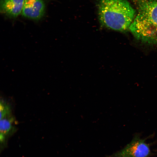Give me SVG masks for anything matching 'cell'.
I'll return each mask as SVG.
<instances>
[{"label":"cell","instance_id":"6da1fadb","mask_svg":"<svg viewBox=\"0 0 157 157\" xmlns=\"http://www.w3.org/2000/svg\"><path fill=\"white\" fill-rule=\"evenodd\" d=\"M99 20L107 28L124 32L129 28L136 12L126 0H97Z\"/></svg>","mask_w":157,"mask_h":157},{"label":"cell","instance_id":"7a4b0ae2","mask_svg":"<svg viewBox=\"0 0 157 157\" xmlns=\"http://www.w3.org/2000/svg\"><path fill=\"white\" fill-rule=\"evenodd\" d=\"M137 13L129 29L138 40L157 45V0H137Z\"/></svg>","mask_w":157,"mask_h":157},{"label":"cell","instance_id":"3957f363","mask_svg":"<svg viewBox=\"0 0 157 157\" xmlns=\"http://www.w3.org/2000/svg\"><path fill=\"white\" fill-rule=\"evenodd\" d=\"M150 154L149 144L137 135L123 149L107 157H149Z\"/></svg>","mask_w":157,"mask_h":157},{"label":"cell","instance_id":"277c9868","mask_svg":"<svg viewBox=\"0 0 157 157\" xmlns=\"http://www.w3.org/2000/svg\"><path fill=\"white\" fill-rule=\"evenodd\" d=\"M45 5L43 0H24L22 12L23 16L34 20H38L44 16Z\"/></svg>","mask_w":157,"mask_h":157},{"label":"cell","instance_id":"5b68a950","mask_svg":"<svg viewBox=\"0 0 157 157\" xmlns=\"http://www.w3.org/2000/svg\"><path fill=\"white\" fill-rule=\"evenodd\" d=\"M24 0H0V11L11 18L17 17L21 13Z\"/></svg>","mask_w":157,"mask_h":157},{"label":"cell","instance_id":"8992f818","mask_svg":"<svg viewBox=\"0 0 157 157\" xmlns=\"http://www.w3.org/2000/svg\"><path fill=\"white\" fill-rule=\"evenodd\" d=\"M14 119L11 115L0 119V139L3 142L7 136L13 133L15 128L13 125Z\"/></svg>","mask_w":157,"mask_h":157},{"label":"cell","instance_id":"52a82bcc","mask_svg":"<svg viewBox=\"0 0 157 157\" xmlns=\"http://www.w3.org/2000/svg\"><path fill=\"white\" fill-rule=\"evenodd\" d=\"M0 119L11 115V111L9 105L2 100L0 103Z\"/></svg>","mask_w":157,"mask_h":157}]
</instances>
